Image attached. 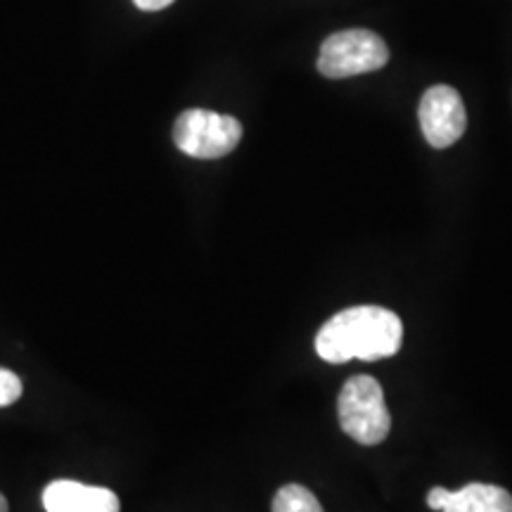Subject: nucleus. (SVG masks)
I'll return each mask as SVG.
<instances>
[{
	"mask_svg": "<svg viewBox=\"0 0 512 512\" xmlns=\"http://www.w3.org/2000/svg\"><path fill=\"white\" fill-rule=\"evenodd\" d=\"M403 323L382 306H351L332 316L316 335V354L328 363L380 361L401 349Z\"/></svg>",
	"mask_w": 512,
	"mask_h": 512,
	"instance_id": "obj_1",
	"label": "nucleus"
},
{
	"mask_svg": "<svg viewBox=\"0 0 512 512\" xmlns=\"http://www.w3.org/2000/svg\"><path fill=\"white\" fill-rule=\"evenodd\" d=\"M337 413L344 434L363 446L382 444L392 430V415L384 403V392L380 382L370 375L349 377L339 392Z\"/></svg>",
	"mask_w": 512,
	"mask_h": 512,
	"instance_id": "obj_2",
	"label": "nucleus"
},
{
	"mask_svg": "<svg viewBox=\"0 0 512 512\" xmlns=\"http://www.w3.org/2000/svg\"><path fill=\"white\" fill-rule=\"evenodd\" d=\"M389 62L387 43L368 29H347L332 34L320 46L318 72L328 79L370 74Z\"/></svg>",
	"mask_w": 512,
	"mask_h": 512,
	"instance_id": "obj_3",
	"label": "nucleus"
},
{
	"mask_svg": "<svg viewBox=\"0 0 512 512\" xmlns=\"http://www.w3.org/2000/svg\"><path fill=\"white\" fill-rule=\"evenodd\" d=\"M242 140V124L228 114L209 110H188L176 119L174 143L195 159L226 157Z\"/></svg>",
	"mask_w": 512,
	"mask_h": 512,
	"instance_id": "obj_4",
	"label": "nucleus"
},
{
	"mask_svg": "<svg viewBox=\"0 0 512 512\" xmlns=\"http://www.w3.org/2000/svg\"><path fill=\"white\" fill-rule=\"evenodd\" d=\"M420 126L427 143L437 150H446L463 138L467 126V114L463 98L451 86H432L422 95L420 102Z\"/></svg>",
	"mask_w": 512,
	"mask_h": 512,
	"instance_id": "obj_5",
	"label": "nucleus"
},
{
	"mask_svg": "<svg viewBox=\"0 0 512 512\" xmlns=\"http://www.w3.org/2000/svg\"><path fill=\"white\" fill-rule=\"evenodd\" d=\"M48 512H119V498L105 486H91L74 479H57L43 491Z\"/></svg>",
	"mask_w": 512,
	"mask_h": 512,
	"instance_id": "obj_6",
	"label": "nucleus"
},
{
	"mask_svg": "<svg viewBox=\"0 0 512 512\" xmlns=\"http://www.w3.org/2000/svg\"><path fill=\"white\" fill-rule=\"evenodd\" d=\"M441 512H512V496L496 484H467L451 491Z\"/></svg>",
	"mask_w": 512,
	"mask_h": 512,
	"instance_id": "obj_7",
	"label": "nucleus"
},
{
	"mask_svg": "<svg viewBox=\"0 0 512 512\" xmlns=\"http://www.w3.org/2000/svg\"><path fill=\"white\" fill-rule=\"evenodd\" d=\"M273 512H323V508L306 486L285 484L273 498Z\"/></svg>",
	"mask_w": 512,
	"mask_h": 512,
	"instance_id": "obj_8",
	"label": "nucleus"
},
{
	"mask_svg": "<svg viewBox=\"0 0 512 512\" xmlns=\"http://www.w3.org/2000/svg\"><path fill=\"white\" fill-rule=\"evenodd\" d=\"M22 396V380L8 368H0V408L15 403Z\"/></svg>",
	"mask_w": 512,
	"mask_h": 512,
	"instance_id": "obj_9",
	"label": "nucleus"
},
{
	"mask_svg": "<svg viewBox=\"0 0 512 512\" xmlns=\"http://www.w3.org/2000/svg\"><path fill=\"white\" fill-rule=\"evenodd\" d=\"M448 496H451V491L444 489V486H434L430 494H427V505H430L432 510H444Z\"/></svg>",
	"mask_w": 512,
	"mask_h": 512,
	"instance_id": "obj_10",
	"label": "nucleus"
},
{
	"mask_svg": "<svg viewBox=\"0 0 512 512\" xmlns=\"http://www.w3.org/2000/svg\"><path fill=\"white\" fill-rule=\"evenodd\" d=\"M133 3H136L140 10L155 12V10H164V8H169V5L174 3V0H133Z\"/></svg>",
	"mask_w": 512,
	"mask_h": 512,
	"instance_id": "obj_11",
	"label": "nucleus"
},
{
	"mask_svg": "<svg viewBox=\"0 0 512 512\" xmlns=\"http://www.w3.org/2000/svg\"><path fill=\"white\" fill-rule=\"evenodd\" d=\"M0 512H10V508H8V501H5V496L0 494Z\"/></svg>",
	"mask_w": 512,
	"mask_h": 512,
	"instance_id": "obj_12",
	"label": "nucleus"
}]
</instances>
